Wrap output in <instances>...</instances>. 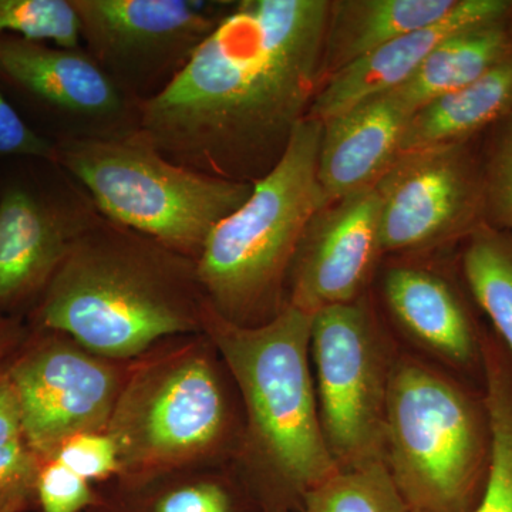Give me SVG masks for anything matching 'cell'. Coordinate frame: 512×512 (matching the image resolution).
Returning <instances> with one entry per match:
<instances>
[{"instance_id": "cell-1", "label": "cell", "mask_w": 512, "mask_h": 512, "mask_svg": "<svg viewBox=\"0 0 512 512\" xmlns=\"http://www.w3.org/2000/svg\"><path fill=\"white\" fill-rule=\"evenodd\" d=\"M328 0L229 6L173 83L141 107L168 160L254 184L284 156L319 89Z\"/></svg>"}, {"instance_id": "cell-2", "label": "cell", "mask_w": 512, "mask_h": 512, "mask_svg": "<svg viewBox=\"0 0 512 512\" xmlns=\"http://www.w3.org/2000/svg\"><path fill=\"white\" fill-rule=\"evenodd\" d=\"M312 316L291 305L259 326H239L205 305L202 332L227 366L241 402L232 468L262 512H298L339 473L320 426L311 362Z\"/></svg>"}, {"instance_id": "cell-3", "label": "cell", "mask_w": 512, "mask_h": 512, "mask_svg": "<svg viewBox=\"0 0 512 512\" xmlns=\"http://www.w3.org/2000/svg\"><path fill=\"white\" fill-rule=\"evenodd\" d=\"M205 305L197 261L101 218L36 302L32 329L131 362L164 340L202 333Z\"/></svg>"}, {"instance_id": "cell-4", "label": "cell", "mask_w": 512, "mask_h": 512, "mask_svg": "<svg viewBox=\"0 0 512 512\" xmlns=\"http://www.w3.org/2000/svg\"><path fill=\"white\" fill-rule=\"evenodd\" d=\"M106 430L119 450V477L232 464L241 402L210 338L175 336L128 362Z\"/></svg>"}, {"instance_id": "cell-5", "label": "cell", "mask_w": 512, "mask_h": 512, "mask_svg": "<svg viewBox=\"0 0 512 512\" xmlns=\"http://www.w3.org/2000/svg\"><path fill=\"white\" fill-rule=\"evenodd\" d=\"M322 123L305 119L284 156L217 225L197 259L205 299L222 318L259 326L286 305V284L309 222L328 205L318 180Z\"/></svg>"}, {"instance_id": "cell-6", "label": "cell", "mask_w": 512, "mask_h": 512, "mask_svg": "<svg viewBox=\"0 0 512 512\" xmlns=\"http://www.w3.org/2000/svg\"><path fill=\"white\" fill-rule=\"evenodd\" d=\"M491 458L481 396L454 377L396 356L387 397L384 464L410 511L470 512Z\"/></svg>"}, {"instance_id": "cell-7", "label": "cell", "mask_w": 512, "mask_h": 512, "mask_svg": "<svg viewBox=\"0 0 512 512\" xmlns=\"http://www.w3.org/2000/svg\"><path fill=\"white\" fill-rule=\"evenodd\" d=\"M56 164L92 198L101 217L197 261L212 232L252 184L168 160L141 131L111 140L55 143Z\"/></svg>"}, {"instance_id": "cell-8", "label": "cell", "mask_w": 512, "mask_h": 512, "mask_svg": "<svg viewBox=\"0 0 512 512\" xmlns=\"http://www.w3.org/2000/svg\"><path fill=\"white\" fill-rule=\"evenodd\" d=\"M394 360L389 340L362 298L312 316L320 426L339 471L384 463Z\"/></svg>"}, {"instance_id": "cell-9", "label": "cell", "mask_w": 512, "mask_h": 512, "mask_svg": "<svg viewBox=\"0 0 512 512\" xmlns=\"http://www.w3.org/2000/svg\"><path fill=\"white\" fill-rule=\"evenodd\" d=\"M82 47L121 89L144 104L164 92L217 28L222 3L73 0Z\"/></svg>"}, {"instance_id": "cell-10", "label": "cell", "mask_w": 512, "mask_h": 512, "mask_svg": "<svg viewBox=\"0 0 512 512\" xmlns=\"http://www.w3.org/2000/svg\"><path fill=\"white\" fill-rule=\"evenodd\" d=\"M127 369L128 362L96 355L64 333L30 330L5 370L33 453L49 460L74 434L106 430Z\"/></svg>"}, {"instance_id": "cell-11", "label": "cell", "mask_w": 512, "mask_h": 512, "mask_svg": "<svg viewBox=\"0 0 512 512\" xmlns=\"http://www.w3.org/2000/svg\"><path fill=\"white\" fill-rule=\"evenodd\" d=\"M480 137L399 154L375 184L383 254L467 239L485 224Z\"/></svg>"}, {"instance_id": "cell-12", "label": "cell", "mask_w": 512, "mask_h": 512, "mask_svg": "<svg viewBox=\"0 0 512 512\" xmlns=\"http://www.w3.org/2000/svg\"><path fill=\"white\" fill-rule=\"evenodd\" d=\"M0 83L55 124L57 141L111 140L140 131L141 107L83 47L0 37Z\"/></svg>"}, {"instance_id": "cell-13", "label": "cell", "mask_w": 512, "mask_h": 512, "mask_svg": "<svg viewBox=\"0 0 512 512\" xmlns=\"http://www.w3.org/2000/svg\"><path fill=\"white\" fill-rule=\"evenodd\" d=\"M101 218L59 165L46 180L6 184L0 191V315L39 301L76 242Z\"/></svg>"}, {"instance_id": "cell-14", "label": "cell", "mask_w": 512, "mask_h": 512, "mask_svg": "<svg viewBox=\"0 0 512 512\" xmlns=\"http://www.w3.org/2000/svg\"><path fill=\"white\" fill-rule=\"evenodd\" d=\"M382 254L375 185L330 202L309 222L296 249L286 305L313 316L357 301Z\"/></svg>"}, {"instance_id": "cell-15", "label": "cell", "mask_w": 512, "mask_h": 512, "mask_svg": "<svg viewBox=\"0 0 512 512\" xmlns=\"http://www.w3.org/2000/svg\"><path fill=\"white\" fill-rule=\"evenodd\" d=\"M511 12V0H458L439 22L407 33L329 77L313 97L306 119L323 124L367 100L394 92L447 37Z\"/></svg>"}, {"instance_id": "cell-16", "label": "cell", "mask_w": 512, "mask_h": 512, "mask_svg": "<svg viewBox=\"0 0 512 512\" xmlns=\"http://www.w3.org/2000/svg\"><path fill=\"white\" fill-rule=\"evenodd\" d=\"M383 296L399 328L453 369L483 379V332L470 306L447 278L396 265L383 278Z\"/></svg>"}, {"instance_id": "cell-17", "label": "cell", "mask_w": 512, "mask_h": 512, "mask_svg": "<svg viewBox=\"0 0 512 512\" xmlns=\"http://www.w3.org/2000/svg\"><path fill=\"white\" fill-rule=\"evenodd\" d=\"M410 117L399 100L384 94L322 124L318 180L328 204L380 180L399 157Z\"/></svg>"}, {"instance_id": "cell-18", "label": "cell", "mask_w": 512, "mask_h": 512, "mask_svg": "<svg viewBox=\"0 0 512 512\" xmlns=\"http://www.w3.org/2000/svg\"><path fill=\"white\" fill-rule=\"evenodd\" d=\"M87 512H262L232 464L191 466L97 485Z\"/></svg>"}, {"instance_id": "cell-19", "label": "cell", "mask_w": 512, "mask_h": 512, "mask_svg": "<svg viewBox=\"0 0 512 512\" xmlns=\"http://www.w3.org/2000/svg\"><path fill=\"white\" fill-rule=\"evenodd\" d=\"M458 0H335L323 40L320 83L387 43L443 19Z\"/></svg>"}, {"instance_id": "cell-20", "label": "cell", "mask_w": 512, "mask_h": 512, "mask_svg": "<svg viewBox=\"0 0 512 512\" xmlns=\"http://www.w3.org/2000/svg\"><path fill=\"white\" fill-rule=\"evenodd\" d=\"M512 117V53L484 76L414 111L400 154L480 137Z\"/></svg>"}, {"instance_id": "cell-21", "label": "cell", "mask_w": 512, "mask_h": 512, "mask_svg": "<svg viewBox=\"0 0 512 512\" xmlns=\"http://www.w3.org/2000/svg\"><path fill=\"white\" fill-rule=\"evenodd\" d=\"M511 53L512 12L447 37L403 86L389 94L413 114L424 104L476 82Z\"/></svg>"}, {"instance_id": "cell-22", "label": "cell", "mask_w": 512, "mask_h": 512, "mask_svg": "<svg viewBox=\"0 0 512 512\" xmlns=\"http://www.w3.org/2000/svg\"><path fill=\"white\" fill-rule=\"evenodd\" d=\"M470 295L512 356V234L483 224L466 239L461 258Z\"/></svg>"}, {"instance_id": "cell-23", "label": "cell", "mask_w": 512, "mask_h": 512, "mask_svg": "<svg viewBox=\"0 0 512 512\" xmlns=\"http://www.w3.org/2000/svg\"><path fill=\"white\" fill-rule=\"evenodd\" d=\"M298 512H410L386 464L339 471L303 498Z\"/></svg>"}, {"instance_id": "cell-24", "label": "cell", "mask_w": 512, "mask_h": 512, "mask_svg": "<svg viewBox=\"0 0 512 512\" xmlns=\"http://www.w3.org/2000/svg\"><path fill=\"white\" fill-rule=\"evenodd\" d=\"M76 49L82 47L73 0H0V37Z\"/></svg>"}, {"instance_id": "cell-25", "label": "cell", "mask_w": 512, "mask_h": 512, "mask_svg": "<svg viewBox=\"0 0 512 512\" xmlns=\"http://www.w3.org/2000/svg\"><path fill=\"white\" fill-rule=\"evenodd\" d=\"M484 220L512 234V117L485 131Z\"/></svg>"}, {"instance_id": "cell-26", "label": "cell", "mask_w": 512, "mask_h": 512, "mask_svg": "<svg viewBox=\"0 0 512 512\" xmlns=\"http://www.w3.org/2000/svg\"><path fill=\"white\" fill-rule=\"evenodd\" d=\"M55 460L94 485L120 476L119 450L107 430L83 431L62 443Z\"/></svg>"}, {"instance_id": "cell-27", "label": "cell", "mask_w": 512, "mask_h": 512, "mask_svg": "<svg viewBox=\"0 0 512 512\" xmlns=\"http://www.w3.org/2000/svg\"><path fill=\"white\" fill-rule=\"evenodd\" d=\"M97 500V485L77 476L62 463L42 461L36 481L37 512H87Z\"/></svg>"}, {"instance_id": "cell-28", "label": "cell", "mask_w": 512, "mask_h": 512, "mask_svg": "<svg viewBox=\"0 0 512 512\" xmlns=\"http://www.w3.org/2000/svg\"><path fill=\"white\" fill-rule=\"evenodd\" d=\"M42 460L25 440L0 447V512L35 507L36 481Z\"/></svg>"}, {"instance_id": "cell-29", "label": "cell", "mask_w": 512, "mask_h": 512, "mask_svg": "<svg viewBox=\"0 0 512 512\" xmlns=\"http://www.w3.org/2000/svg\"><path fill=\"white\" fill-rule=\"evenodd\" d=\"M28 158L56 164L55 143L29 126L0 89V160Z\"/></svg>"}, {"instance_id": "cell-30", "label": "cell", "mask_w": 512, "mask_h": 512, "mask_svg": "<svg viewBox=\"0 0 512 512\" xmlns=\"http://www.w3.org/2000/svg\"><path fill=\"white\" fill-rule=\"evenodd\" d=\"M470 512H512V430L495 434L487 483Z\"/></svg>"}, {"instance_id": "cell-31", "label": "cell", "mask_w": 512, "mask_h": 512, "mask_svg": "<svg viewBox=\"0 0 512 512\" xmlns=\"http://www.w3.org/2000/svg\"><path fill=\"white\" fill-rule=\"evenodd\" d=\"M23 440L22 417L6 370L0 372V447Z\"/></svg>"}, {"instance_id": "cell-32", "label": "cell", "mask_w": 512, "mask_h": 512, "mask_svg": "<svg viewBox=\"0 0 512 512\" xmlns=\"http://www.w3.org/2000/svg\"><path fill=\"white\" fill-rule=\"evenodd\" d=\"M29 332L16 316L0 315V372L18 352Z\"/></svg>"}, {"instance_id": "cell-33", "label": "cell", "mask_w": 512, "mask_h": 512, "mask_svg": "<svg viewBox=\"0 0 512 512\" xmlns=\"http://www.w3.org/2000/svg\"><path fill=\"white\" fill-rule=\"evenodd\" d=\"M410 512H423V511H410Z\"/></svg>"}]
</instances>
